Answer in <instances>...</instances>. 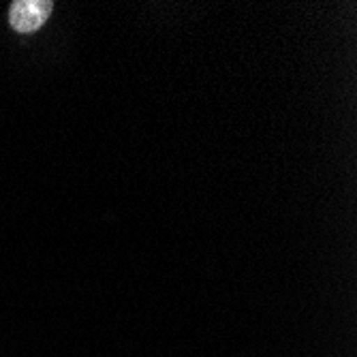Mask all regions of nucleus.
<instances>
[{
  "instance_id": "obj_1",
  "label": "nucleus",
  "mask_w": 357,
  "mask_h": 357,
  "mask_svg": "<svg viewBox=\"0 0 357 357\" xmlns=\"http://www.w3.org/2000/svg\"><path fill=\"white\" fill-rule=\"evenodd\" d=\"M54 3L50 0H17L9 9V24L15 32L28 35L39 30L52 15Z\"/></svg>"
}]
</instances>
